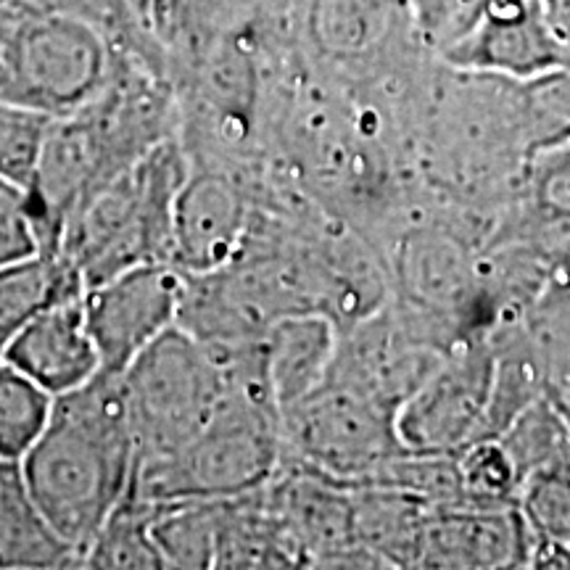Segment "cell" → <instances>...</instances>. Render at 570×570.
<instances>
[{"instance_id": "cell-20", "label": "cell", "mask_w": 570, "mask_h": 570, "mask_svg": "<svg viewBox=\"0 0 570 570\" xmlns=\"http://www.w3.org/2000/svg\"><path fill=\"white\" fill-rule=\"evenodd\" d=\"M85 291L80 273L61 252H35L0 267V356L35 317Z\"/></svg>"}, {"instance_id": "cell-11", "label": "cell", "mask_w": 570, "mask_h": 570, "mask_svg": "<svg viewBox=\"0 0 570 570\" xmlns=\"http://www.w3.org/2000/svg\"><path fill=\"white\" fill-rule=\"evenodd\" d=\"M449 352L389 298L375 315L338 331L327 375L399 412Z\"/></svg>"}, {"instance_id": "cell-8", "label": "cell", "mask_w": 570, "mask_h": 570, "mask_svg": "<svg viewBox=\"0 0 570 570\" xmlns=\"http://www.w3.org/2000/svg\"><path fill=\"white\" fill-rule=\"evenodd\" d=\"M396 415L373 396L325 375L317 389L281 412L285 458L356 487L407 452Z\"/></svg>"}, {"instance_id": "cell-30", "label": "cell", "mask_w": 570, "mask_h": 570, "mask_svg": "<svg viewBox=\"0 0 570 570\" xmlns=\"http://www.w3.org/2000/svg\"><path fill=\"white\" fill-rule=\"evenodd\" d=\"M518 508L533 533L570 544V460L537 470L520 483Z\"/></svg>"}, {"instance_id": "cell-18", "label": "cell", "mask_w": 570, "mask_h": 570, "mask_svg": "<svg viewBox=\"0 0 570 570\" xmlns=\"http://www.w3.org/2000/svg\"><path fill=\"white\" fill-rule=\"evenodd\" d=\"M214 568H306L302 547L265 489L219 499Z\"/></svg>"}, {"instance_id": "cell-25", "label": "cell", "mask_w": 570, "mask_h": 570, "mask_svg": "<svg viewBox=\"0 0 570 570\" xmlns=\"http://www.w3.org/2000/svg\"><path fill=\"white\" fill-rule=\"evenodd\" d=\"M502 225H570V142L537 156L525 169L518 204Z\"/></svg>"}, {"instance_id": "cell-29", "label": "cell", "mask_w": 570, "mask_h": 570, "mask_svg": "<svg viewBox=\"0 0 570 570\" xmlns=\"http://www.w3.org/2000/svg\"><path fill=\"white\" fill-rule=\"evenodd\" d=\"M53 117L0 98V177L30 185Z\"/></svg>"}, {"instance_id": "cell-4", "label": "cell", "mask_w": 570, "mask_h": 570, "mask_svg": "<svg viewBox=\"0 0 570 570\" xmlns=\"http://www.w3.org/2000/svg\"><path fill=\"white\" fill-rule=\"evenodd\" d=\"M185 177L188 154L175 135L82 206L63 230L59 252L77 267L85 288L132 267L173 262L175 209Z\"/></svg>"}, {"instance_id": "cell-27", "label": "cell", "mask_w": 570, "mask_h": 570, "mask_svg": "<svg viewBox=\"0 0 570 570\" xmlns=\"http://www.w3.org/2000/svg\"><path fill=\"white\" fill-rule=\"evenodd\" d=\"M494 0H404L420 42L446 61L481 30Z\"/></svg>"}, {"instance_id": "cell-13", "label": "cell", "mask_w": 570, "mask_h": 570, "mask_svg": "<svg viewBox=\"0 0 570 570\" xmlns=\"http://www.w3.org/2000/svg\"><path fill=\"white\" fill-rule=\"evenodd\" d=\"M265 491L302 547L306 568H383L356 539L352 487L283 458Z\"/></svg>"}, {"instance_id": "cell-9", "label": "cell", "mask_w": 570, "mask_h": 570, "mask_svg": "<svg viewBox=\"0 0 570 570\" xmlns=\"http://www.w3.org/2000/svg\"><path fill=\"white\" fill-rule=\"evenodd\" d=\"M497 381L491 331L449 352L396 415L399 436L412 452L458 454L487 436Z\"/></svg>"}, {"instance_id": "cell-3", "label": "cell", "mask_w": 570, "mask_h": 570, "mask_svg": "<svg viewBox=\"0 0 570 570\" xmlns=\"http://www.w3.org/2000/svg\"><path fill=\"white\" fill-rule=\"evenodd\" d=\"M212 354L225 373L223 402L188 444L138 468L135 489L151 502L240 497L265 489L283 465V417L267 383L262 341Z\"/></svg>"}, {"instance_id": "cell-22", "label": "cell", "mask_w": 570, "mask_h": 570, "mask_svg": "<svg viewBox=\"0 0 570 570\" xmlns=\"http://www.w3.org/2000/svg\"><path fill=\"white\" fill-rule=\"evenodd\" d=\"M156 502L130 489L82 552V568H167L154 537Z\"/></svg>"}, {"instance_id": "cell-17", "label": "cell", "mask_w": 570, "mask_h": 570, "mask_svg": "<svg viewBox=\"0 0 570 570\" xmlns=\"http://www.w3.org/2000/svg\"><path fill=\"white\" fill-rule=\"evenodd\" d=\"M82 568V554L42 512L19 460L0 458V570Z\"/></svg>"}, {"instance_id": "cell-19", "label": "cell", "mask_w": 570, "mask_h": 570, "mask_svg": "<svg viewBox=\"0 0 570 570\" xmlns=\"http://www.w3.org/2000/svg\"><path fill=\"white\" fill-rule=\"evenodd\" d=\"M336 341L338 327L320 315H291L269 327L262 338V356L281 412L325 381Z\"/></svg>"}, {"instance_id": "cell-28", "label": "cell", "mask_w": 570, "mask_h": 570, "mask_svg": "<svg viewBox=\"0 0 570 570\" xmlns=\"http://www.w3.org/2000/svg\"><path fill=\"white\" fill-rule=\"evenodd\" d=\"M462 502L481 508H518L515 462L499 439H481L458 452Z\"/></svg>"}, {"instance_id": "cell-24", "label": "cell", "mask_w": 570, "mask_h": 570, "mask_svg": "<svg viewBox=\"0 0 570 570\" xmlns=\"http://www.w3.org/2000/svg\"><path fill=\"white\" fill-rule=\"evenodd\" d=\"M53 394L0 356V458L21 460L53 410Z\"/></svg>"}, {"instance_id": "cell-34", "label": "cell", "mask_w": 570, "mask_h": 570, "mask_svg": "<svg viewBox=\"0 0 570 570\" xmlns=\"http://www.w3.org/2000/svg\"><path fill=\"white\" fill-rule=\"evenodd\" d=\"M24 3L27 0H0V42L9 35L11 24L17 21L19 11L24 9Z\"/></svg>"}, {"instance_id": "cell-2", "label": "cell", "mask_w": 570, "mask_h": 570, "mask_svg": "<svg viewBox=\"0 0 570 570\" xmlns=\"http://www.w3.org/2000/svg\"><path fill=\"white\" fill-rule=\"evenodd\" d=\"M19 462L42 512L82 554L138 475L122 373L98 370L56 396L48 425Z\"/></svg>"}, {"instance_id": "cell-5", "label": "cell", "mask_w": 570, "mask_h": 570, "mask_svg": "<svg viewBox=\"0 0 570 570\" xmlns=\"http://www.w3.org/2000/svg\"><path fill=\"white\" fill-rule=\"evenodd\" d=\"M288 46L302 69L344 90L433 56L404 0H288Z\"/></svg>"}, {"instance_id": "cell-16", "label": "cell", "mask_w": 570, "mask_h": 570, "mask_svg": "<svg viewBox=\"0 0 570 570\" xmlns=\"http://www.w3.org/2000/svg\"><path fill=\"white\" fill-rule=\"evenodd\" d=\"M3 360L53 396L80 389L101 370V356L85 323L82 296L46 309L19 331Z\"/></svg>"}, {"instance_id": "cell-33", "label": "cell", "mask_w": 570, "mask_h": 570, "mask_svg": "<svg viewBox=\"0 0 570 570\" xmlns=\"http://www.w3.org/2000/svg\"><path fill=\"white\" fill-rule=\"evenodd\" d=\"M547 17L560 32V38L570 46V0H544Z\"/></svg>"}, {"instance_id": "cell-12", "label": "cell", "mask_w": 570, "mask_h": 570, "mask_svg": "<svg viewBox=\"0 0 570 570\" xmlns=\"http://www.w3.org/2000/svg\"><path fill=\"white\" fill-rule=\"evenodd\" d=\"M183 288L180 269L151 262L85 291V323L101 356V370L122 373L142 348L180 323Z\"/></svg>"}, {"instance_id": "cell-26", "label": "cell", "mask_w": 570, "mask_h": 570, "mask_svg": "<svg viewBox=\"0 0 570 570\" xmlns=\"http://www.w3.org/2000/svg\"><path fill=\"white\" fill-rule=\"evenodd\" d=\"M520 111L531 161L570 142V63L520 80Z\"/></svg>"}, {"instance_id": "cell-32", "label": "cell", "mask_w": 570, "mask_h": 570, "mask_svg": "<svg viewBox=\"0 0 570 570\" xmlns=\"http://www.w3.org/2000/svg\"><path fill=\"white\" fill-rule=\"evenodd\" d=\"M525 568H547V570H570V544L562 539L541 537L533 533L531 550Z\"/></svg>"}, {"instance_id": "cell-23", "label": "cell", "mask_w": 570, "mask_h": 570, "mask_svg": "<svg viewBox=\"0 0 570 570\" xmlns=\"http://www.w3.org/2000/svg\"><path fill=\"white\" fill-rule=\"evenodd\" d=\"M219 499L156 502L154 537L167 568H214Z\"/></svg>"}, {"instance_id": "cell-7", "label": "cell", "mask_w": 570, "mask_h": 570, "mask_svg": "<svg viewBox=\"0 0 570 570\" xmlns=\"http://www.w3.org/2000/svg\"><path fill=\"white\" fill-rule=\"evenodd\" d=\"M138 468L188 444L225 396V373L209 348L180 325L122 370Z\"/></svg>"}, {"instance_id": "cell-10", "label": "cell", "mask_w": 570, "mask_h": 570, "mask_svg": "<svg viewBox=\"0 0 570 570\" xmlns=\"http://www.w3.org/2000/svg\"><path fill=\"white\" fill-rule=\"evenodd\" d=\"M265 167L188 156L175 209L169 265L185 275L209 273L230 262L244 244Z\"/></svg>"}, {"instance_id": "cell-1", "label": "cell", "mask_w": 570, "mask_h": 570, "mask_svg": "<svg viewBox=\"0 0 570 570\" xmlns=\"http://www.w3.org/2000/svg\"><path fill=\"white\" fill-rule=\"evenodd\" d=\"M175 135L177 96L167 69L111 48L104 88L77 111L53 119L27 185L40 252H59L63 230L82 206Z\"/></svg>"}, {"instance_id": "cell-14", "label": "cell", "mask_w": 570, "mask_h": 570, "mask_svg": "<svg viewBox=\"0 0 570 570\" xmlns=\"http://www.w3.org/2000/svg\"><path fill=\"white\" fill-rule=\"evenodd\" d=\"M531 537L520 508L431 504L417 568H525Z\"/></svg>"}, {"instance_id": "cell-6", "label": "cell", "mask_w": 570, "mask_h": 570, "mask_svg": "<svg viewBox=\"0 0 570 570\" xmlns=\"http://www.w3.org/2000/svg\"><path fill=\"white\" fill-rule=\"evenodd\" d=\"M111 42L71 13L30 3L0 42V98L59 119L104 88Z\"/></svg>"}, {"instance_id": "cell-21", "label": "cell", "mask_w": 570, "mask_h": 570, "mask_svg": "<svg viewBox=\"0 0 570 570\" xmlns=\"http://www.w3.org/2000/svg\"><path fill=\"white\" fill-rule=\"evenodd\" d=\"M352 491L360 544L367 547L383 568H417L431 502L383 487H352Z\"/></svg>"}, {"instance_id": "cell-31", "label": "cell", "mask_w": 570, "mask_h": 570, "mask_svg": "<svg viewBox=\"0 0 570 570\" xmlns=\"http://www.w3.org/2000/svg\"><path fill=\"white\" fill-rule=\"evenodd\" d=\"M35 252H40V238L30 190L9 177H0V267Z\"/></svg>"}, {"instance_id": "cell-15", "label": "cell", "mask_w": 570, "mask_h": 570, "mask_svg": "<svg viewBox=\"0 0 570 570\" xmlns=\"http://www.w3.org/2000/svg\"><path fill=\"white\" fill-rule=\"evenodd\" d=\"M446 63L529 80L570 63V46L547 17L544 0H494L481 30Z\"/></svg>"}]
</instances>
